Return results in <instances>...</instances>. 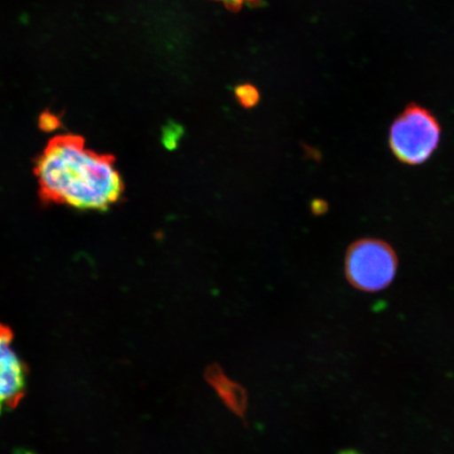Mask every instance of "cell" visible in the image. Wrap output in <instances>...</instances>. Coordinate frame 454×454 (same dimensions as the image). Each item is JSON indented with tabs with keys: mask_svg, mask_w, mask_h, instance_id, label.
Masks as SVG:
<instances>
[{
	"mask_svg": "<svg viewBox=\"0 0 454 454\" xmlns=\"http://www.w3.org/2000/svg\"><path fill=\"white\" fill-rule=\"evenodd\" d=\"M340 454H359V453H356V452H355V451H349V450H348V451H344V452H342V453H340Z\"/></svg>",
	"mask_w": 454,
	"mask_h": 454,
	"instance_id": "cell-9",
	"label": "cell"
},
{
	"mask_svg": "<svg viewBox=\"0 0 454 454\" xmlns=\"http://www.w3.org/2000/svg\"><path fill=\"white\" fill-rule=\"evenodd\" d=\"M236 98L243 106L253 107L258 104L260 95L252 84H242L236 89Z\"/></svg>",
	"mask_w": 454,
	"mask_h": 454,
	"instance_id": "cell-6",
	"label": "cell"
},
{
	"mask_svg": "<svg viewBox=\"0 0 454 454\" xmlns=\"http://www.w3.org/2000/svg\"><path fill=\"white\" fill-rule=\"evenodd\" d=\"M207 378L218 394L223 397L226 405L234 411L239 416H243L247 407V395L246 391L239 385L230 381L223 376L220 369L217 367L209 368L207 373Z\"/></svg>",
	"mask_w": 454,
	"mask_h": 454,
	"instance_id": "cell-5",
	"label": "cell"
},
{
	"mask_svg": "<svg viewBox=\"0 0 454 454\" xmlns=\"http://www.w3.org/2000/svg\"><path fill=\"white\" fill-rule=\"evenodd\" d=\"M34 170L44 201L79 211L105 212L123 196L115 158L88 149L76 137L51 141Z\"/></svg>",
	"mask_w": 454,
	"mask_h": 454,
	"instance_id": "cell-1",
	"label": "cell"
},
{
	"mask_svg": "<svg viewBox=\"0 0 454 454\" xmlns=\"http://www.w3.org/2000/svg\"><path fill=\"white\" fill-rule=\"evenodd\" d=\"M442 128L434 114L422 106L405 107L391 123L388 145L397 161L422 166L439 149Z\"/></svg>",
	"mask_w": 454,
	"mask_h": 454,
	"instance_id": "cell-2",
	"label": "cell"
},
{
	"mask_svg": "<svg viewBox=\"0 0 454 454\" xmlns=\"http://www.w3.org/2000/svg\"><path fill=\"white\" fill-rule=\"evenodd\" d=\"M59 121L53 115H43L41 119V127L43 129L47 130V132H53L57 128H59Z\"/></svg>",
	"mask_w": 454,
	"mask_h": 454,
	"instance_id": "cell-7",
	"label": "cell"
},
{
	"mask_svg": "<svg viewBox=\"0 0 454 454\" xmlns=\"http://www.w3.org/2000/svg\"><path fill=\"white\" fill-rule=\"evenodd\" d=\"M26 382V366L13 348V334L0 325V414L19 404Z\"/></svg>",
	"mask_w": 454,
	"mask_h": 454,
	"instance_id": "cell-4",
	"label": "cell"
},
{
	"mask_svg": "<svg viewBox=\"0 0 454 454\" xmlns=\"http://www.w3.org/2000/svg\"><path fill=\"white\" fill-rule=\"evenodd\" d=\"M399 258L389 243L377 238H363L348 247L345 257V276L357 291L374 294L394 282Z\"/></svg>",
	"mask_w": 454,
	"mask_h": 454,
	"instance_id": "cell-3",
	"label": "cell"
},
{
	"mask_svg": "<svg viewBox=\"0 0 454 454\" xmlns=\"http://www.w3.org/2000/svg\"><path fill=\"white\" fill-rule=\"evenodd\" d=\"M218 2L224 4L227 7L238 8L243 4L254 2V0H218Z\"/></svg>",
	"mask_w": 454,
	"mask_h": 454,
	"instance_id": "cell-8",
	"label": "cell"
}]
</instances>
